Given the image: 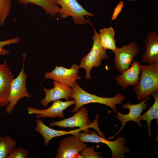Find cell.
<instances>
[{"mask_svg": "<svg viewBox=\"0 0 158 158\" xmlns=\"http://www.w3.org/2000/svg\"><path fill=\"white\" fill-rule=\"evenodd\" d=\"M72 89V93L70 99L75 100V106L72 110V112L75 113L82 106L91 103L106 105L116 112L118 111L116 105L121 104L125 99V97L120 93L111 97H102L90 93L81 87L77 82Z\"/></svg>", "mask_w": 158, "mask_h": 158, "instance_id": "cell-1", "label": "cell"}, {"mask_svg": "<svg viewBox=\"0 0 158 158\" xmlns=\"http://www.w3.org/2000/svg\"><path fill=\"white\" fill-rule=\"evenodd\" d=\"M140 78L134 87L138 101H142L158 91V62L140 65Z\"/></svg>", "mask_w": 158, "mask_h": 158, "instance_id": "cell-2", "label": "cell"}, {"mask_svg": "<svg viewBox=\"0 0 158 158\" xmlns=\"http://www.w3.org/2000/svg\"><path fill=\"white\" fill-rule=\"evenodd\" d=\"M99 117V115H97L94 121L92 122L89 118L87 109L83 106L73 116L61 121L51 122L49 123V126H56L63 128L78 127L86 133H90V131L89 128H92L97 132L99 135L105 138L104 134L100 131L98 127Z\"/></svg>", "mask_w": 158, "mask_h": 158, "instance_id": "cell-3", "label": "cell"}, {"mask_svg": "<svg viewBox=\"0 0 158 158\" xmlns=\"http://www.w3.org/2000/svg\"><path fill=\"white\" fill-rule=\"evenodd\" d=\"M94 34L92 37L93 43L89 53L81 59L78 66L79 68H84L86 71V79L91 78L90 71L93 67H98L101 64L102 60L108 58L106 50L102 47L99 39V34L93 27L91 23Z\"/></svg>", "mask_w": 158, "mask_h": 158, "instance_id": "cell-4", "label": "cell"}, {"mask_svg": "<svg viewBox=\"0 0 158 158\" xmlns=\"http://www.w3.org/2000/svg\"><path fill=\"white\" fill-rule=\"evenodd\" d=\"M79 139L83 143H102L107 145L112 152V158H123L125 153L128 152L130 149L125 146L126 143L124 137H118L114 141L109 140L105 138L97 135L95 132L90 131V133L79 132L78 134Z\"/></svg>", "mask_w": 158, "mask_h": 158, "instance_id": "cell-5", "label": "cell"}, {"mask_svg": "<svg viewBox=\"0 0 158 158\" xmlns=\"http://www.w3.org/2000/svg\"><path fill=\"white\" fill-rule=\"evenodd\" d=\"M26 54H23V63L18 75L14 78L11 84L8 98V104L5 109V112L10 114L13 111L19 101L24 97L30 98L31 95L27 90L26 81L27 74L25 71Z\"/></svg>", "mask_w": 158, "mask_h": 158, "instance_id": "cell-6", "label": "cell"}, {"mask_svg": "<svg viewBox=\"0 0 158 158\" xmlns=\"http://www.w3.org/2000/svg\"><path fill=\"white\" fill-rule=\"evenodd\" d=\"M57 4L61 6L58 13L61 18L69 16L72 17L75 23L77 25H83L90 22L85 16H94L92 13L85 9L76 0H56Z\"/></svg>", "mask_w": 158, "mask_h": 158, "instance_id": "cell-7", "label": "cell"}, {"mask_svg": "<svg viewBox=\"0 0 158 158\" xmlns=\"http://www.w3.org/2000/svg\"><path fill=\"white\" fill-rule=\"evenodd\" d=\"M78 66L76 63L72 64L69 68L56 66L51 72H47L44 76L46 79L53 80L73 88L77 81L81 78L78 75Z\"/></svg>", "mask_w": 158, "mask_h": 158, "instance_id": "cell-8", "label": "cell"}, {"mask_svg": "<svg viewBox=\"0 0 158 158\" xmlns=\"http://www.w3.org/2000/svg\"><path fill=\"white\" fill-rule=\"evenodd\" d=\"M140 51L135 42L123 45L120 48L117 47L114 52L115 66L120 73L129 68L133 61L134 58Z\"/></svg>", "mask_w": 158, "mask_h": 158, "instance_id": "cell-9", "label": "cell"}, {"mask_svg": "<svg viewBox=\"0 0 158 158\" xmlns=\"http://www.w3.org/2000/svg\"><path fill=\"white\" fill-rule=\"evenodd\" d=\"M150 96L147 97L140 103L137 104H132L130 102L123 104V107L124 109L128 108L129 112L127 114H123L120 112H116L117 115H114L116 118L121 123V126L119 130L114 135L109 137V140H112L121 131L125 125L126 123L129 121H133L137 123L140 127L142 125L140 120V116L142 112L145 109L148 105L147 101L150 99Z\"/></svg>", "mask_w": 158, "mask_h": 158, "instance_id": "cell-10", "label": "cell"}, {"mask_svg": "<svg viewBox=\"0 0 158 158\" xmlns=\"http://www.w3.org/2000/svg\"><path fill=\"white\" fill-rule=\"evenodd\" d=\"M87 146L78 135H72L60 141L55 158H78L80 152Z\"/></svg>", "mask_w": 158, "mask_h": 158, "instance_id": "cell-11", "label": "cell"}, {"mask_svg": "<svg viewBox=\"0 0 158 158\" xmlns=\"http://www.w3.org/2000/svg\"><path fill=\"white\" fill-rule=\"evenodd\" d=\"M74 99L65 102L60 100L54 101L51 105L46 109H40L28 107L27 108L29 114L36 115L38 118H52L56 117L62 119L65 117L63 111L69 107L75 104Z\"/></svg>", "mask_w": 158, "mask_h": 158, "instance_id": "cell-12", "label": "cell"}, {"mask_svg": "<svg viewBox=\"0 0 158 158\" xmlns=\"http://www.w3.org/2000/svg\"><path fill=\"white\" fill-rule=\"evenodd\" d=\"M14 79L6 61L4 60L0 64V107H6L8 104L11 85Z\"/></svg>", "mask_w": 158, "mask_h": 158, "instance_id": "cell-13", "label": "cell"}, {"mask_svg": "<svg viewBox=\"0 0 158 158\" xmlns=\"http://www.w3.org/2000/svg\"><path fill=\"white\" fill-rule=\"evenodd\" d=\"M54 86L50 89H47L42 86L45 93L44 99H41L40 103L44 107H46L50 102L61 99L66 101L69 100L72 94V88L65 85L53 81Z\"/></svg>", "mask_w": 158, "mask_h": 158, "instance_id": "cell-14", "label": "cell"}, {"mask_svg": "<svg viewBox=\"0 0 158 158\" xmlns=\"http://www.w3.org/2000/svg\"><path fill=\"white\" fill-rule=\"evenodd\" d=\"M133 62L129 68L123 71L115 79L118 84L124 89L129 85L134 87L139 79L141 64L138 61Z\"/></svg>", "mask_w": 158, "mask_h": 158, "instance_id": "cell-15", "label": "cell"}, {"mask_svg": "<svg viewBox=\"0 0 158 158\" xmlns=\"http://www.w3.org/2000/svg\"><path fill=\"white\" fill-rule=\"evenodd\" d=\"M146 47L142 55V61L151 64L158 62V34L152 31L147 34L144 41Z\"/></svg>", "mask_w": 158, "mask_h": 158, "instance_id": "cell-16", "label": "cell"}, {"mask_svg": "<svg viewBox=\"0 0 158 158\" xmlns=\"http://www.w3.org/2000/svg\"><path fill=\"white\" fill-rule=\"evenodd\" d=\"M34 131L42 136L44 139V144L46 146L48 145L50 141L54 137L68 134L78 135L79 133L82 130L80 128L68 131L55 130L46 125L40 119H37Z\"/></svg>", "mask_w": 158, "mask_h": 158, "instance_id": "cell-17", "label": "cell"}, {"mask_svg": "<svg viewBox=\"0 0 158 158\" xmlns=\"http://www.w3.org/2000/svg\"><path fill=\"white\" fill-rule=\"evenodd\" d=\"M115 31L112 27L104 28L99 31V37L101 44L105 49H110L113 52L117 48L115 38Z\"/></svg>", "mask_w": 158, "mask_h": 158, "instance_id": "cell-18", "label": "cell"}, {"mask_svg": "<svg viewBox=\"0 0 158 158\" xmlns=\"http://www.w3.org/2000/svg\"><path fill=\"white\" fill-rule=\"evenodd\" d=\"M20 4H32L40 6L46 13L54 17L59 13L60 8L56 0H16Z\"/></svg>", "mask_w": 158, "mask_h": 158, "instance_id": "cell-19", "label": "cell"}, {"mask_svg": "<svg viewBox=\"0 0 158 158\" xmlns=\"http://www.w3.org/2000/svg\"><path fill=\"white\" fill-rule=\"evenodd\" d=\"M151 95L154 99V104L145 113L140 115V120H145L146 122L147 133L152 137L151 134V123L153 119H155L157 122L158 119V92L154 93Z\"/></svg>", "mask_w": 158, "mask_h": 158, "instance_id": "cell-20", "label": "cell"}, {"mask_svg": "<svg viewBox=\"0 0 158 158\" xmlns=\"http://www.w3.org/2000/svg\"><path fill=\"white\" fill-rule=\"evenodd\" d=\"M17 143L16 140L10 135L0 136V158H8Z\"/></svg>", "mask_w": 158, "mask_h": 158, "instance_id": "cell-21", "label": "cell"}, {"mask_svg": "<svg viewBox=\"0 0 158 158\" xmlns=\"http://www.w3.org/2000/svg\"><path fill=\"white\" fill-rule=\"evenodd\" d=\"M12 0H0V26L4 23L7 16L11 13Z\"/></svg>", "mask_w": 158, "mask_h": 158, "instance_id": "cell-22", "label": "cell"}, {"mask_svg": "<svg viewBox=\"0 0 158 158\" xmlns=\"http://www.w3.org/2000/svg\"><path fill=\"white\" fill-rule=\"evenodd\" d=\"M100 152H95L94 146L85 148L79 154L78 158H101L102 157L99 155Z\"/></svg>", "mask_w": 158, "mask_h": 158, "instance_id": "cell-23", "label": "cell"}, {"mask_svg": "<svg viewBox=\"0 0 158 158\" xmlns=\"http://www.w3.org/2000/svg\"><path fill=\"white\" fill-rule=\"evenodd\" d=\"M29 155L30 152L27 149L20 147L15 148L8 158H27Z\"/></svg>", "mask_w": 158, "mask_h": 158, "instance_id": "cell-24", "label": "cell"}, {"mask_svg": "<svg viewBox=\"0 0 158 158\" xmlns=\"http://www.w3.org/2000/svg\"><path fill=\"white\" fill-rule=\"evenodd\" d=\"M20 41V38L17 37L4 41H0V55L5 56L9 53V50L4 48V46L11 44L19 43Z\"/></svg>", "mask_w": 158, "mask_h": 158, "instance_id": "cell-25", "label": "cell"}, {"mask_svg": "<svg viewBox=\"0 0 158 158\" xmlns=\"http://www.w3.org/2000/svg\"><path fill=\"white\" fill-rule=\"evenodd\" d=\"M123 1H121L114 8L111 19L112 20H115L123 7Z\"/></svg>", "mask_w": 158, "mask_h": 158, "instance_id": "cell-26", "label": "cell"}, {"mask_svg": "<svg viewBox=\"0 0 158 158\" xmlns=\"http://www.w3.org/2000/svg\"><path fill=\"white\" fill-rule=\"evenodd\" d=\"M128 1H135L137 0H126Z\"/></svg>", "mask_w": 158, "mask_h": 158, "instance_id": "cell-27", "label": "cell"}]
</instances>
